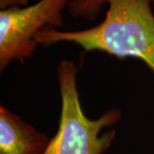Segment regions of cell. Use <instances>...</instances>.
<instances>
[{"instance_id": "1", "label": "cell", "mask_w": 154, "mask_h": 154, "mask_svg": "<svg viewBox=\"0 0 154 154\" xmlns=\"http://www.w3.org/2000/svg\"><path fill=\"white\" fill-rule=\"evenodd\" d=\"M152 0H110L105 19L97 26L79 31L45 28L36 35L48 47L69 42L86 51H102L118 59L134 57L154 73V15Z\"/></svg>"}, {"instance_id": "2", "label": "cell", "mask_w": 154, "mask_h": 154, "mask_svg": "<svg viewBox=\"0 0 154 154\" xmlns=\"http://www.w3.org/2000/svg\"><path fill=\"white\" fill-rule=\"evenodd\" d=\"M78 70L70 60L61 61L57 66L61 97L59 126L44 154H105L115 140V129L102 134L101 131L120 121L121 110L111 108L97 119L88 118L82 110L77 88Z\"/></svg>"}, {"instance_id": "3", "label": "cell", "mask_w": 154, "mask_h": 154, "mask_svg": "<svg viewBox=\"0 0 154 154\" xmlns=\"http://www.w3.org/2000/svg\"><path fill=\"white\" fill-rule=\"evenodd\" d=\"M69 0H39L22 8L0 11V71L13 61L23 63L35 53V37L45 28L63 25V11Z\"/></svg>"}, {"instance_id": "4", "label": "cell", "mask_w": 154, "mask_h": 154, "mask_svg": "<svg viewBox=\"0 0 154 154\" xmlns=\"http://www.w3.org/2000/svg\"><path fill=\"white\" fill-rule=\"evenodd\" d=\"M51 138L0 105V154H44Z\"/></svg>"}, {"instance_id": "5", "label": "cell", "mask_w": 154, "mask_h": 154, "mask_svg": "<svg viewBox=\"0 0 154 154\" xmlns=\"http://www.w3.org/2000/svg\"><path fill=\"white\" fill-rule=\"evenodd\" d=\"M110 0H69L68 9L69 15L74 18H82L94 21Z\"/></svg>"}, {"instance_id": "6", "label": "cell", "mask_w": 154, "mask_h": 154, "mask_svg": "<svg viewBox=\"0 0 154 154\" xmlns=\"http://www.w3.org/2000/svg\"><path fill=\"white\" fill-rule=\"evenodd\" d=\"M28 0H0V9L1 11L8 10L11 8H22L28 6Z\"/></svg>"}, {"instance_id": "7", "label": "cell", "mask_w": 154, "mask_h": 154, "mask_svg": "<svg viewBox=\"0 0 154 154\" xmlns=\"http://www.w3.org/2000/svg\"><path fill=\"white\" fill-rule=\"evenodd\" d=\"M152 3H153V4H154V0H152Z\"/></svg>"}]
</instances>
